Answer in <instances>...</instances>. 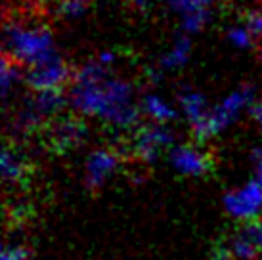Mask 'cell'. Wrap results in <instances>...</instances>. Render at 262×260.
Returning <instances> with one entry per match:
<instances>
[{"instance_id":"obj_1","label":"cell","mask_w":262,"mask_h":260,"mask_svg":"<svg viewBox=\"0 0 262 260\" xmlns=\"http://www.w3.org/2000/svg\"><path fill=\"white\" fill-rule=\"evenodd\" d=\"M134 94L130 80L117 77L111 65L94 58L73 73L67 98L79 115L96 117L117 128H134L142 113Z\"/></svg>"},{"instance_id":"obj_2","label":"cell","mask_w":262,"mask_h":260,"mask_svg":"<svg viewBox=\"0 0 262 260\" xmlns=\"http://www.w3.org/2000/svg\"><path fill=\"white\" fill-rule=\"evenodd\" d=\"M4 52L21 67H31L56 56L58 48L46 25L12 19L4 25Z\"/></svg>"},{"instance_id":"obj_3","label":"cell","mask_w":262,"mask_h":260,"mask_svg":"<svg viewBox=\"0 0 262 260\" xmlns=\"http://www.w3.org/2000/svg\"><path fill=\"white\" fill-rule=\"evenodd\" d=\"M253 101H255V86L253 84H241L235 90H232L226 98H222V101L211 107L205 121L191 126L193 140L197 144H203L209 138L220 134L226 126H230L241 115L243 109L251 107Z\"/></svg>"},{"instance_id":"obj_4","label":"cell","mask_w":262,"mask_h":260,"mask_svg":"<svg viewBox=\"0 0 262 260\" xmlns=\"http://www.w3.org/2000/svg\"><path fill=\"white\" fill-rule=\"evenodd\" d=\"M66 103H69V98L61 90L33 92L31 98L23 101L21 109L15 115V128L23 132H33L44 123H52L56 117H59Z\"/></svg>"},{"instance_id":"obj_5","label":"cell","mask_w":262,"mask_h":260,"mask_svg":"<svg viewBox=\"0 0 262 260\" xmlns=\"http://www.w3.org/2000/svg\"><path fill=\"white\" fill-rule=\"evenodd\" d=\"M73 71L61 54H56L48 59L25 67V84L33 90H63L71 82Z\"/></svg>"},{"instance_id":"obj_6","label":"cell","mask_w":262,"mask_h":260,"mask_svg":"<svg viewBox=\"0 0 262 260\" xmlns=\"http://www.w3.org/2000/svg\"><path fill=\"white\" fill-rule=\"evenodd\" d=\"M172 142H174L172 132L167 126H163V123L144 124V126H138L134 132L132 155L142 163L149 165L153 161H157L161 151L172 149Z\"/></svg>"},{"instance_id":"obj_7","label":"cell","mask_w":262,"mask_h":260,"mask_svg":"<svg viewBox=\"0 0 262 260\" xmlns=\"http://www.w3.org/2000/svg\"><path fill=\"white\" fill-rule=\"evenodd\" d=\"M220 0H167V6L178 17L186 35H197L209 25Z\"/></svg>"},{"instance_id":"obj_8","label":"cell","mask_w":262,"mask_h":260,"mask_svg":"<svg viewBox=\"0 0 262 260\" xmlns=\"http://www.w3.org/2000/svg\"><path fill=\"white\" fill-rule=\"evenodd\" d=\"M224 207L233 218H237L241 222L258 216L262 209V184L253 180L245 188L226 193Z\"/></svg>"},{"instance_id":"obj_9","label":"cell","mask_w":262,"mask_h":260,"mask_svg":"<svg viewBox=\"0 0 262 260\" xmlns=\"http://www.w3.org/2000/svg\"><path fill=\"white\" fill-rule=\"evenodd\" d=\"M86 138V126L80 119L75 117H56L52 121L50 132H48V142L50 147L56 153H66L69 149L82 144Z\"/></svg>"},{"instance_id":"obj_10","label":"cell","mask_w":262,"mask_h":260,"mask_svg":"<svg viewBox=\"0 0 262 260\" xmlns=\"http://www.w3.org/2000/svg\"><path fill=\"white\" fill-rule=\"evenodd\" d=\"M119 163H121V155L115 149L102 147L90 153L86 161V172H84V186L88 191L96 193L102 188L103 182L117 170Z\"/></svg>"},{"instance_id":"obj_11","label":"cell","mask_w":262,"mask_h":260,"mask_svg":"<svg viewBox=\"0 0 262 260\" xmlns=\"http://www.w3.org/2000/svg\"><path fill=\"white\" fill-rule=\"evenodd\" d=\"M170 163L178 172L186 176H205L214 166L211 153L201 151L193 145H174L170 149Z\"/></svg>"},{"instance_id":"obj_12","label":"cell","mask_w":262,"mask_h":260,"mask_svg":"<svg viewBox=\"0 0 262 260\" xmlns=\"http://www.w3.org/2000/svg\"><path fill=\"white\" fill-rule=\"evenodd\" d=\"M189 56H191V38L189 35L182 33L176 36L170 48L159 58L157 67L161 71H178L189 61Z\"/></svg>"},{"instance_id":"obj_13","label":"cell","mask_w":262,"mask_h":260,"mask_svg":"<svg viewBox=\"0 0 262 260\" xmlns=\"http://www.w3.org/2000/svg\"><path fill=\"white\" fill-rule=\"evenodd\" d=\"M178 103H180L184 115H186V119H188V123L191 126L205 121L209 111H211L209 103H207V98L199 90H193V88H184L182 92L178 94Z\"/></svg>"},{"instance_id":"obj_14","label":"cell","mask_w":262,"mask_h":260,"mask_svg":"<svg viewBox=\"0 0 262 260\" xmlns=\"http://www.w3.org/2000/svg\"><path fill=\"white\" fill-rule=\"evenodd\" d=\"M140 109H142L144 115H147L149 119H151L153 123L167 124L176 119V109L157 94L144 96L142 101H140Z\"/></svg>"},{"instance_id":"obj_15","label":"cell","mask_w":262,"mask_h":260,"mask_svg":"<svg viewBox=\"0 0 262 260\" xmlns=\"http://www.w3.org/2000/svg\"><path fill=\"white\" fill-rule=\"evenodd\" d=\"M2 176L8 184H19L29 176V166H27V161L21 157V153L10 149V147H4V151H2Z\"/></svg>"},{"instance_id":"obj_16","label":"cell","mask_w":262,"mask_h":260,"mask_svg":"<svg viewBox=\"0 0 262 260\" xmlns=\"http://www.w3.org/2000/svg\"><path fill=\"white\" fill-rule=\"evenodd\" d=\"M21 80H25V71H21V65L4 54V58L0 61V84H2V96H4V100L10 98L12 90Z\"/></svg>"},{"instance_id":"obj_17","label":"cell","mask_w":262,"mask_h":260,"mask_svg":"<svg viewBox=\"0 0 262 260\" xmlns=\"http://www.w3.org/2000/svg\"><path fill=\"white\" fill-rule=\"evenodd\" d=\"M226 38H228V42L232 44L235 50H249V48H253V44L256 42L255 36L251 35V31L247 29V25L243 21L235 23L232 27H228Z\"/></svg>"},{"instance_id":"obj_18","label":"cell","mask_w":262,"mask_h":260,"mask_svg":"<svg viewBox=\"0 0 262 260\" xmlns=\"http://www.w3.org/2000/svg\"><path fill=\"white\" fill-rule=\"evenodd\" d=\"M88 0H58L56 12L66 21H77L88 12Z\"/></svg>"},{"instance_id":"obj_19","label":"cell","mask_w":262,"mask_h":260,"mask_svg":"<svg viewBox=\"0 0 262 260\" xmlns=\"http://www.w3.org/2000/svg\"><path fill=\"white\" fill-rule=\"evenodd\" d=\"M237 233H239L243 239H247L249 243H253L256 249L262 251V216L249 218V220H243V224L237 228Z\"/></svg>"},{"instance_id":"obj_20","label":"cell","mask_w":262,"mask_h":260,"mask_svg":"<svg viewBox=\"0 0 262 260\" xmlns=\"http://www.w3.org/2000/svg\"><path fill=\"white\" fill-rule=\"evenodd\" d=\"M243 23L247 25L251 35L255 36V40H262V6L247 10L245 17H243Z\"/></svg>"},{"instance_id":"obj_21","label":"cell","mask_w":262,"mask_h":260,"mask_svg":"<svg viewBox=\"0 0 262 260\" xmlns=\"http://www.w3.org/2000/svg\"><path fill=\"white\" fill-rule=\"evenodd\" d=\"M211 258L212 260H233L235 258L232 253V247H230V243H228V239H219V241L214 243Z\"/></svg>"},{"instance_id":"obj_22","label":"cell","mask_w":262,"mask_h":260,"mask_svg":"<svg viewBox=\"0 0 262 260\" xmlns=\"http://www.w3.org/2000/svg\"><path fill=\"white\" fill-rule=\"evenodd\" d=\"M31 251L21 245H6L2 251V260H29Z\"/></svg>"},{"instance_id":"obj_23","label":"cell","mask_w":262,"mask_h":260,"mask_svg":"<svg viewBox=\"0 0 262 260\" xmlns=\"http://www.w3.org/2000/svg\"><path fill=\"white\" fill-rule=\"evenodd\" d=\"M249 111H251L253 121H255V123L258 124V128L262 130V98L260 100L253 101V103H251V107H249Z\"/></svg>"},{"instance_id":"obj_24","label":"cell","mask_w":262,"mask_h":260,"mask_svg":"<svg viewBox=\"0 0 262 260\" xmlns=\"http://www.w3.org/2000/svg\"><path fill=\"white\" fill-rule=\"evenodd\" d=\"M130 4L136 10H147V8H151L155 4V0H130Z\"/></svg>"},{"instance_id":"obj_25","label":"cell","mask_w":262,"mask_h":260,"mask_svg":"<svg viewBox=\"0 0 262 260\" xmlns=\"http://www.w3.org/2000/svg\"><path fill=\"white\" fill-rule=\"evenodd\" d=\"M256 260H262V253H260V256H258V258H256Z\"/></svg>"}]
</instances>
